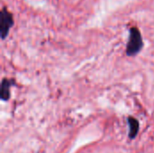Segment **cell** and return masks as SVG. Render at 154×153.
<instances>
[{"label":"cell","mask_w":154,"mask_h":153,"mask_svg":"<svg viewBox=\"0 0 154 153\" xmlns=\"http://www.w3.org/2000/svg\"><path fill=\"white\" fill-rule=\"evenodd\" d=\"M143 42L142 39L141 32L138 28L132 27L130 29L129 41L126 46V53L129 56H134L137 54L143 48Z\"/></svg>","instance_id":"cell-1"},{"label":"cell","mask_w":154,"mask_h":153,"mask_svg":"<svg viewBox=\"0 0 154 153\" xmlns=\"http://www.w3.org/2000/svg\"><path fill=\"white\" fill-rule=\"evenodd\" d=\"M127 121L129 125V137L131 139H134L139 132V123L134 117H129Z\"/></svg>","instance_id":"cell-4"},{"label":"cell","mask_w":154,"mask_h":153,"mask_svg":"<svg viewBox=\"0 0 154 153\" xmlns=\"http://www.w3.org/2000/svg\"><path fill=\"white\" fill-rule=\"evenodd\" d=\"M13 85V82L8 79H3L1 85V99L6 101L10 97V89Z\"/></svg>","instance_id":"cell-3"},{"label":"cell","mask_w":154,"mask_h":153,"mask_svg":"<svg viewBox=\"0 0 154 153\" xmlns=\"http://www.w3.org/2000/svg\"><path fill=\"white\" fill-rule=\"evenodd\" d=\"M14 24V19L12 14L4 8L1 12V22H0V33L1 38L4 40L9 33L11 27Z\"/></svg>","instance_id":"cell-2"}]
</instances>
